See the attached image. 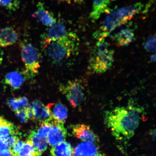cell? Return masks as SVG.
I'll return each instance as SVG.
<instances>
[{
	"label": "cell",
	"instance_id": "obj_1",
	"mask_svg": "<svg viewBox=\"0 0 156 156\" xmlns=\"http://www.w3.org/2000/svg\"><path fill=\"white\" fill-rule=\"evenodd\" d=\"M143 110L130 102L126 107H117L106 111L105 123L118 141H128L133 137L142 119Z\"/></svg>",
	"mask_w": 156,
	"mask_h": 156
},
{
	"label": "cell",
	"instance_id": "obj_2",
	"mask_svg": "<svg viewBox=\"0 0 156 156\" xmlns=\"http://www.w3.org/2000/svg\"><path fill=\"white\" fill-rule=\"evenodd\" d=\"M143 7L141 3H136L114 10L107 16L99 30L94 34V37L98 40L104 38L115 29L130 20Z\"/></svg>",
	"mask_w": 156,
	"mask_h": 156
},
{
	"label": "cell",
	"instance_id": "obj_3",
	"mask_svg": "<svg viewBox=\"0 0 156 156\" xmlns=\"http://www.w3.org/2000/svg\"><path fill=\"white\" fill-rule=\"evenodd\" d=\"M78 39L75 33L68 34L57 40L44 45L45 53L54 63H61L69 57L76 51L78 46Z\"/></svg>",
	"mask_w": 156,
	"mask_h": 156
},
{
	"label": "cell",
	"instance_id": "obj_4",
	"mask_svg": "<svg viewBox=\"0 0 156 156\" xmlns=\"http://www.w3.org/2000/svg\"><path fill=\"white\" fill-rule=\"evenodd\" d=\"M114 53L104 38L99 40L90 54L88 69L92 73H105L113 65Z\"/></svg>",
	"mask_w": 156,
	"mask_h": 156
},
{
	"label": "cell",
	"instance_id": "obj_5",
	"mask_svg": "<svg viewBox=\"0 0 156 156\" xmlns=\"http://www.w3.org/2000/svg\"><path fill=\"white\" fill-rule=\"evenodd\" d=\"M21 58L24 63L27 75H34L40 68V54L37 49L27 41L21 43Z\"/></svg>",
	"mask_w": 156,
	"mask_h": 156
},
{
	"label": "cell",
	"instance_id": "obj_6",
	"mask_svg": "<svg viewBox=\"0 0 156 156\" xmlns=\"http://www.w3.org/2000/svg\"><path fill=\"white\" fill-rule=\"evenodd\" d=\"M59 89L73 108L80 106L84 100V87L78 80L68 81L60 85Z\"/></svg>",
	"mask_w": 156,
	"mask_h": 156
},
{
	"label": "cell",
	"instance_id": "obj_7",
	"mask_svg": "<svg viewBox=\"0 0 156 156\" xmlns=\"http://www.w3.org/2000/svg\"><path fill=\"white\" fill-rule=\"evenodd\" d=\"M52 126L47 140L50 145L54 146L65 141L67 135V130L64 123L52 119Z\"/></svg>",
	"mask_w": 156,
	"mask_h": 156
},
{
	"label": "cell",
	"instance_id": "obj_8",
	"mask_svg": "<svg viewBox=\"0 0 156 156\" xmlns=\"http://www.w3.org/2000/svg\"><path fill=\"white\" fill-rule=\"evenodd\" d=\"M69 32L63 23H56L52 26L49 27L41 35L43 46L52 41L60 39L67 35Z\"/></svg>",
	"mask_w": 156,
	"mask_h": 156
},
{
	"label": "cell",
	"instance_id": "obj_9",
	"mask_svg": "<svg viewBox=\"0 0 156 156\" xmlns=\"http://www.w3.org/2000/svg\"><path fill=\"white\" fill-rule=\"evenodd\" d=\"M73 133L76 137L83 141H91L98 144L99 142L98 136L90 126L84 124H78L73 126Z\"/></svg>",
	"mask_w": 156,
	"mask_h": 156
},
{
	"label": "cell",
	"instance_id": "obj_10",
	"mask_svg": "<svg viewBox=\"0 0 156 156\" xmlns=\"http://www.w3.org/2000/svg\"><path fill=\"white\" fill-rule=\"evenodd\" d=\"M73 156H107L101 151L97 144L91 141H83L74 150Z\"/></svg>",
	"mask_w": 156,
	"mask_h": 156
},
{
	"label": "cell",
	"instance_id": "obj_11",
	"mask_svg": "<svg viewBox=\"0 0 156 156\" xmlns=\"http://www.w3.org/2000/svg\"><path fill=\"white\" fill-rule=\"evenodd\" d=\"M129 25H125V26L120 27L119 30L113 35H111L113 40L115 41L119 45L126 46L133 41L134 35L133 29Z\"/></svg>",
	"mask_w": 156,
	"mask_h": 156
},
{
	"label": "cell",
	"instance_id": "obj_12",
	"mask_svg": "<svg viewBox=\"0 0 156 156\" xmlns=\"http://www.w3.org/2000/svg\"><path fill=\"white\" fill-rule=\"evenodd\" d=\"M34 15L43 24L48 28L57 23L53 13L47 9L41 2H39L37 5Z\"/></svg>",
	"mask_w": 156,
	"mask_h": 156
},
{
	"label": "cell",
	"instance_id": "obj_13",
	"mask_svg": "<svg viewBox=\"0 0 156 156\" xmlns=\"http://www.w3.org/2000/svg\"><path fill=\"white\" fill-rule=\"evenodd\" d=\"M18 38V34L12 27L0 28V48L15 44Z\"/></svg>",
	"mask_w": 156,
	"mask_h": 156
},
{
	"label": "cell",
	"instance_id": "obj_14",
	"mask_svg": "<svg viewBox=\"0 0 156 156\" xmlns=\"http://www.w3.org/2000/svg\"><path fill=\"white\" fill-rule=\"evenodd\" d=\"M32 107L36 120L42 122L52 118L50 104L46 106L40 101H35L32 103Z\"/></svg>",
	"mask_w": 156,
	"mask_h": 156
},
{
	"label": "cell",
	"instance_id": "obj_15",
	"mask_svg": "<svg viewBox=\"0 0 156 156\" xmlns=\"http://www.w3.org/2000/svg\"><path fill=\"white\" fill-rule=\"evenodd\" d=\"M115 0H93L92 10L90 18L93 21L98 20L103 13L108 10L109 7Z\"/></svg>",
	"mask_w": 156,
	"mask_h": 156
},
{
	"label": "cell",
	"instance_id": "obj_16",
	"mask_svg": "<svg viewBox=\"0 0 156 156\" xmlns=\"http://www.w3.org/2000/svg\"><path fill=\"white\" fill-rule=\"evenodd\" d=\"M4 83L12 89H18L23 84L25 77L23 74L17 71L10 72L5 76Z\"/></svg>",
	"mask_w": 156,
	"mask_h": 156
},
{
	"label": "cell",
	"instance_id": "obj_17",
	"mask_svg": "<svg viewBox=\"0 0 156 156\" xmlns=\"http://www.w3.org/2000/svg\"><path fill=\"white\" fill-rule=\"evenodd\" d=\"M28 140L32 142L36 151L41 154L47 149L48 143L47 138L40 135L35 130L30 133Z\"/></svg>",
	"mask_w": 156,
	"mask_h": 156
},
{
	"label": "cell",
	"instance_id": "obj_18",
	"mask_svg": "<svg viewBox=\"0 0 156 156\" xmlns=\"http://www.w3.org/2000/svg\"><path fill=\"white\" fill-rule=\"evenodd\" d=\"M16 126L12 122L0 116V139H5L11 135H19Z\"/></svg>",
	"mask_w": 156,
	"mask_h": 156
},
{
	"label": "cell",
	"instance_id": "obj_19",
	"mask_svg": "<svg viewBox=\"0 0 156 156\" xmlns=\"http://www.w3.org/2000/svg\"><path fill=\"white\" fill-rule=\"evenodd\" d=\"M50 107L52 118L64 124L68 116V110L66 107L61 103L50 104Z\"/></svg>",
	"mask_w": 156,
	"mask_h": 156
},
{
	"label": "cell",
	"instance_id": "obj_20",
	"mask_svg": "<svg viewBox=\"0 0 156 156\" xmlns=\"http://www.w3.org/2000/svg\"><path fill=\"white\" fill-rule=\"evenodd\" d=\"M50 153L52 156H73L74 150L69 142L64 141L52 146Z\"/></svg>",
	"mask_w": 156,
	"mask_h": 156
},
{
	"label": "cell",
	"instance_id": "obj_21",
	"mask_svg": "<svg viewBox=\"0 0 156 156\" xmlns=\"http://www.w3.org/2000/svg\"><path fill=\"white\" fill-rule=\"evenodd\" d=\"M7 103L9 108L15 112L25 109L29 106L28 99L25 97L9 99Z\"/></svg>",
	"mask_w": 156,
	"mask_h": 156
},
{
	"label": "cell",
	"instance_id": "obj_22",
	"mask_svg": "<svg viewBox=\"0 0 156 156\" xmlns=\"http://www.w3.org/2000/svg\"><path fill=\"white\" fill-rule=\"evenodd\" d=\"M41 154L36 151L32 142L28 140L23 144L18 156H41Z\"/></svg>",
	"mask_w": 156,
	"mask_h": 156
},
{
	"label": "cell",
	"instance_id": "obj_23",
	"mask_svg": "<svg viewBox=\"0 0 156 156\" xmlns=\"http://www.w3.org/2000/svg\"><path fill=\"white\" fill-rule=\"evenodd\" d=\"M52 119L41 122L37 132L43 137L47 138L52 126Z\"/></svg>",
	"mask_w": 156,
	"mask_h": 156
},
{
	"label": "cell",
	"instance_id": "obj_24",
	"mask_svg": "<svg viewBox=\"0 0 156 156\" xmlns=\"http://www.w3.org/2000/svg\"><path fill=\"white\" fill-rule=\"evenodd\" d=\"M20 0H0V6L11 11H16L19 9Z\"/></svg>",
	"mask_w": 156,
	"mask_h": 156
},
{
	"label": "cell",
	"instance_id": "obj_25",
	"mask_svg": "<svg viewBox=\"0 0 156 156\" xmlns=\"http://www.w3.org/2000/svg\"><path fill=\"white\" fill-rule=\"evenodd\" d=\"M145 48L147 51L154 52L156 50V37L155 35L148 38L144 44Z\"/></svg>",
	"mask_w": 156,
	"mask_h": 156
},
{
	"label": "cell",
	"instance_id": "obj_26",
	"mask_svg": "<svg viewBox=\"0 0 156 156\" xmlns=\"http://www.w3.org/2000/svg\"><path fill=\"white\" fill-rule=\"evenodd\" d=\"M9 149L20 140L18 135H11L5 139Z\"/></svg>",
	"mask_w": 156,
	"mask_h": 156
},
{
	"label": "cell",
	"instance_id": "obj_27",
	"mask_svg": "<svg viewBox=\"0 0 156 156\" xmlns=\"http://www.w3.org/2000/svg\"><path fill=\"white\" fill-rule=\"evenodd\" d=\"M24 142L19 140L10 149L12 156H18Z\"/></svg>",
	"mask_w": 156,
	"mask_h": 156
},
{
	"label": "cell",
	"instance_id": "obj_28",
	"mask_svg": "<svg viewBox=\"0 0 156 156\" xmlns=\"http://www.w3.org/2000/svg\"><path fill=\"white\" fill-rule=\"evenodd\" d=\"M17 118L23 123H26L28 122V119L27 117L25 109L15 112Z\"/></svg>",
	"mask_w": 156,
	"mask_h": 156
},
{
	"label": "cell",
	"instance_id": "obj_29",
	"mask_svg": "<svg viewBox=\"0 0 156 156\" xmlns=\"http://www.w3.org/2000/svg\"><path fill=\"white\" fill-rule=\"evenodd\" d=\"M25 110L28 119L32 120H36L34 111L32 106H29L25 108Z\"/></svg>",
	"mask_w": 156,
	"mask_h": 156
},
{
	"label": "cell",
	"instance_id": "obj_30",
	"mask_svg": "<svg viewBox=\"0 0 156 156\" xmlns=\"http://www.w3.org/2000/svg\"><path fill=\"white\" fill-rule=\"evenodd\" d=\"M9 149L8 146L5 140L0 139V152Z\"/></svg>",
	"mask_w": 156,
	"mask_h": 156
},
{
	"label": "cell",
	"instance_id": "obj_31",
	"mask_svg": "<svg viewBox=\"0 0 156 156\" xmlns=\"http://www.w3.org/2000/svg\"><path fill=\"white\" fill-rule=\"evenodd\" d=\"M0 156H12L10 149L0 152Z\"/></svg>",
	"mask_w": 156,
	"mask_h": 156
},
{
	"label": "cell",
	"instance_id": "obj_32",
	"mask_svg": "<svg viewBox=\"0 0 156 156\" xmlns=\"http://www.w3.org/2000/svg\"><path fill=\"white\" fill-rule=\"evenodd\" d=\"M81 0H58V1L66 3L68 4L77 3V2H79Z\"/></svg>",
	"mask_w": 156,
	"mask_h": 156
},
{
	"label": "cell",
	"instance_id": "obj_33",
	"mask_svg": "<svg viewBox=\"0 0 156 156\" xmlns=\"http://www.w3.org/2000/svg\"><path fill=\"white\" fill-rule=\"evenodd\" d=\"M149 133L153 139L154 140H155L156 138V129H153L151 130H150Z\"/></svg>",
	"mask_w": 156,
	"mask_h": 156
},
{
	"label": "cell",
	"instance_id": "obj_34",
	"mask_svg": "<svg viewBox=\"0 0 156 156\" xmlns=\"http://www.w3.org/2000/svg\"><path fill=\"white\" fill-rule=\"evenodd\" d=\"M0 48V65H1L3 60V52Z\"/></svg>",
	"mask_w": 156,
	"mask_h": 156
},
{
	"label": "cell",
	"instance_id": "obj_35",
	"mask_svg": "<svg viewBox=\"0 0 156 156\" xmlns=\"http://www.w3.org/2000/svg\"><path fill=\"white\" fill-rule=\"evenodd\" d=\"M156 61V54H154L153 55L151 56V62L153 63Z\"/></svg>",
	"mask_w": 156,
	"mask_h": 156
}]
</instances>
